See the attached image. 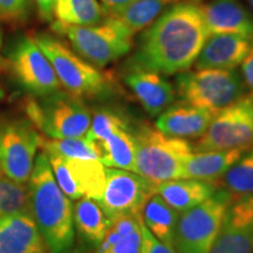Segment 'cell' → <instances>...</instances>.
Returning a JSON list of instances; mask_svg holds the SVG:
<instances>
[{"mask_svg":"<svg viewBox=\"0 0 253 253\" xmlns=\"http://www.w3.org/2000/svg\"><path fill=\"white\" fill-rule=\"evenodd\" d=\"M30 13V0H0V19L8 23L26 20Z\"/></svg>","mask_w":253,"mask_h":253,"instance_id":"1f68e13d","label":"cell"},{"mask_svg":"<svg viewBox=\"0 0 253 253\" xmlns=\"http://www.w3.org/2000/svg\"><path fill=\"white\" fill-rule=\"evenodd\" d=\"M30 213L50 253H73L75 227L71 198L55 181L48 157H36L28 179Z\"/></svg>","mask_w":253,"mask_h":253,"instance_id":"7a4b0ae2","label":"cell"},{"mask_svg":"<svg viewBox=\"0 0 253 253\" xmlns=\"http://www.w3.org/2000/svg\"><path fill=\"white\" fill-rule=\"evenodd\" d=\"M176 89L186 104L217 114L245 94V84L235 69L202 68L179 73Z\"/></svg>","mask_w":253,"mask_h":253,"instance_id":"52a82bcc","label":"cell"},{"mask_svg":"<svg viewBox=\"0 0 253 253\" xmlns=\"http://www.w3.org/2000/svg\"><path fill=\"white\" fill-rule=\"evenodd\" d=\"M179 1L182 0H137L118 13L107 17L116 18L135 36L150 26L164 11Z\"/></svg>","mask_w":253,"mask_h":253,"instance_id":"4316f807","label":"cell"},{"mask_svg":"<svg viewBox=\"0 0 253 253\" xmlns=\"http://www.w3.org/2000/svg\"><path fill=\"white\" fill-rule=\"evenodd\" d=\"M242 73L244 84L249 87L251 93H253V43L244 61L242 62Z\"/></svg>","mask_w":253,"mask_h":253,"instance_id":"836d02e7","label":"cell"},{"mask_svg":"<svg viewBox=\"0 0 253 253\" xmlns=\"http://www.w3.org/2000/svg\"><path fill=\"white\" fill-rule=\"evenodd\" d=\"M249 149L196 151L183 163L182 178L212 183L223 178L227 170Z\"/></svg>","mask_w":253,"mask_h":253,"instance_id":"ffe728a7","label":"cell"},{"mask_svg":"<svg viewBox=\"0 0 253 253\" xmlns=\"http://www.w3.org/2000/svg\"><path fill=\"white\" fill-rule=\"evenodd\" d=\"M251 4H252V6H253V0H251Z\"/></svg>","mask_w":253,"mask_h":253,"instance_id":"ab89813d","label":"cell"},{"mask_svg":"<svg viewBox=\"0 0 253 253\" xmlns=\"http://www.w3.org/2000/svg\"><path fill=\"white\" fill-rule=\"evenodd\" d=\"M135 1H137V0H100V4L103 8L104 17H107V15L118 13L122 8L126 7Z\"/></svg>","mask_w":253,"mask_h":253,"instance_id":"e575fe53","label":"cell"},{"mask_svg":"<svg viewBox=\"0 0 253 253\" xmlns=\"http://www.w3.org/2000/svg\"><path fill=\"white\" fill-rule=\"evenodd\" d=\"M75 232L88 248L96 249L102 242L113 221L103 212L95 199L82 197L73 207Z\"/></svg>","mask_w":253,"mask_h":253,"instance_id":"7402d4cb","label":"cell"},{"mask_svg":"<svg viewBox=\"0 0 253 253\" xmlns=\"http://www.w3.org/2000/svg\"><path fill=\"white\" fill-rule=\"evenodd\" d=\"M30 212L28 186L0 176V217Z\"/></svg>","mask_w":253,"mask_h":253,"instance_id":"f546056e","label":"cell"},{"mask_svg":"<svg viewBox=\"0 0 253 253\" xmlns=\"http://www.w3.org/2000/svg\"><path fill=\"white\" fill-rule=\"evenodd\" d=\"M134 135V172L155 185L182 178L183 163L192 153L185 138L166 135L149 126H141Z\"/></svg>","mask_w":253,"mask_h":253,"instance_id":"277c9868","label":"cell"},{"mask_svg":"<svg viewBox=\"0 0 253 253\" xmlns=\"http://www.w3.org/2000/svg\"><path fill=\"white\" fill-rule=\"evenodd\" d=\"M2 97H4V90H2L1 87H0V100H1Z\"/></svg>","mask_w":253,"mask_h":253,"instance_id":"74e56055","label":"cell"},{"mask_svg":"<svg viewBox=\"0 0 253 253\" xmlns=\"http://www.w3.org/2000/svg\"><path fill=\"white\" fill-rule=\"evenodd\" d=\"M217 190V186L210 182L179 178L160 183L155 191L177 212L182 213L203 203Z\"/></svg>","mask_w":253,"mask_h":253,"instance_id":"44dd1931","label":"cell"},{"mask_svg":"<svg viewBox=\"0 0 253 253\" xmlns=\"http://www.w3.org/2000/svg\"><path fill=\"white\" fill-rule=\"evenodd\" d=\"M156 185L136 172L106 167V184L97 203L110 220L128 214L138 216Z\"/></svg>","mask_w":253,"mask_h":253,"instance_id":"8fae6325","label":"cell"},{"mask_svg":"<svg viewBox=\"0 0 253 253\" xmlns=\"http://www.w3.org/2000/svg\"><path fill=\"white\" fill-rule=\"evenodd\" d=\"M28 120L49 138L86 136L91 115L80 97L66 91L28 97L24 104Z\"/></svg>","mask_w":253,"mask_h":253,"instance_id":"8992f818","label":"cell"},{"mask_svg":"<svg viewBox=\"0 0 253 253\" xmlns=\"http://www.w3.org/2000/svg\"><path fill=\"white\" fill-rule=\"evenodd\" d=\"M140 217L128 214L114 219L95 253H142Z\"/></svg>","mask_w":253,"mask_h":253,"instance_id":"603a6c76","label":"cell"},{"mask_svg":"<svg viewBox=\"0 0 253 253\" xmlns=\"http://www.w3.org/2000/svg\"><path fill=\"white\" fill-rule=\"evenodd\" d=\"M125 81L145 112L153 118L161 115L176 99L175 88L157 72L128 68Z\"/></svg>","mask_w":253,"mask_h":253,"instance_id":"9a60e30c","label":"cell"},{"mask_svg":"<svg viewBox=\"0 0 253 253\" xmlns=\"http://www.w3.org/2000/svg\"><path fill=\"white\" fill-rule=\"evenodd\" d=\"M40 145L43 153L58 154L63 157L79 160H99V151L86 136L71 138H41ZM100 161V160H99Z\"/></svg>","mask_w":253,"mask_h":253,"instance_id":"83f0119b","label":"cell"},{"mask_svg":"<svg viewBox=\"0 0 253 253\" xmlns=\"http://www.w3.org/2000/svg\"><path fill=\"white\" fill-rule=\"evenodd\" d=\"M253 145V93L218 112L196 145L197 151L250 149Z\"/></svg>","mask_w":253,"mask_h":253,"instance_id":"9c48e42d","label":"cell"},{"mask_svg":"<svg viewBox=\"0 0 253 253\" xmlns=\"http://www.w3.org/2000/svg\"><path fill=\"white\" fill-rule=\"evenodd\" d=\"M210 253H253V194L232 199Z\"/></svg>","mask_w":253,"mask_h":253,"instance_id":"5bb4252c","label":"cell"},{"mask_svg":"<svg viewBox=\"0 0 253 253\" xmlns=\"http://www.w3.org/2000/svg\"><path fill=\"white\" fill-rule=\"evenodd\" d=\"M2 175V168H1V161H0V176Z\"/></svg>","mask_w":253,"mask_h":253,"instance_id":"f35d334b","label":"cell"},{"mask_svg":"<svg viewBox=\"0 0 253 253\" xmlns=\"http://www.w3.org/2000/svg\"><path fill=\"white\" fill-rule=\"evenodd\" d=\"M46 155L63 194L71 199L88 197L100 201L106 184V166L102 162L68 158L58 154Z\"/></svg>","mask_w":253,"mask_h":253,"instance_id":"4fadbf2b","label":"cell"},{"mask_svg":"<svg viewBox=\"0 0 253 253\" xmlns=\"http://www.w3.org/2000/svg\"><path fill=\"white\" fill-rule=\"evenodd\" d=\"M208 38L199 5L179 1L143 30L128 68L179 74L196 62Z\"/></svg>","mask_w":253,"mask_h":253,"instance_id":"6da1fadb","label":"cell"},{"mask_svg":"<svg viewBox=\"0 0 253 253\" xmlns=\"http://www.w3.org/2000/svg\"><path fill=\"white\" fill-rule=\"evenodd\" d=\"M34 40L52 63L60 84L78 97H104L114 89L112 79L69 48L58 38L36 34Z\"/></svg>","mask_w":253,"mask_h":253,"instance_id":"3957f363","label":"cell"},{"mask_svg":"<svg viewBox=\"0 0 253 253\" xmlns=\"http://www.w3.org/2000/svg\"><path fill=\"white\" fill-rule=\"evenodd\" d=\"M223 184L231 195L253 194V149L244 153L223 176Z\"/></svg>","mask_w":253,"mask_h":253,"instance_id":"f1b7e54d","label":"cell"},{"mask_svg":"<svg viewBox=\"0 0 253 253\" xmlns=\"http://www.w3.org/2000/svg\"><path fill=\"white\" fill-rule=\"evenodd\" d=\"M125 115L109 108L99 109L91 118L86 137L94 143L104 140L110 134L123 126H128Z\"/></svg>","mask_w":253,"mask_h":253,"instance_id":"4dcf8cb0","label":"cell"},{"mask_svg":"<svg viewBox=\"0 0 253 253\" xmlns=\"http://www.w3.org/2000/svg\"><path fill=\"white\" fill-rule=\"evenodd\" d=\"M53 25L89 26L103 20L104 12L99 0H55Z\"/></svg>","mask_w":253,"mask_h":253,"instance_id":"484cf974","label":"cell"},{"mask_svg":"<svg viewBox=\"0 0 253 253\" xmlns=\"http://www.w3.org/2000/svg\"><path fill=\"white\" fill-rule=\"evenodd\" d=\"M253 40L237 34H213L205 41L195 65L197 69H235L242 65Z\"/></svg>","mask_w":253,"mask_h":253,"instance_id":"ac0fdd59","label":"cell"},{"mask_svg":"<svg viewBox=\"0 0 253 253\" xmlns=\"http://www.w3.org/2000/svg\"><path fill=\"white\" fill-rule=\"evenodd\" d=\"M53 31L67 37L73 49L91 65L103 68L130 52L134 34L114 17L89 26H59Z\"/></svg>","mask_w":253,"mask_h":253,"instance_id":"5b68a950","label":"cell"},{"mask_svg":"<svg viewBox=\"0 0 253 253\" xmlns=\"http://www.w3.org/2000/svg\"><path fill=\"white\" fill-rule=\"evenodd\" d=\"M199 8L209 36L237 34L253 40V17L238 0H212Z\"/></svg>","mask_w":253,"mask_h":253,"instance_id":"2e32d148","label":"cell"},{"mask_svg":"<svg viewBox=\"0 0 253 253\" xmlns=\"http://www.w3.org/2000/svg\"><path fill=\"white\" fill-rule=\"evenodd\" d=\"M46 250L30 212L0 217V253H46Z\"/></svg>","mask_w":253,"mask_h":253,"instance_id":"e0dca14e","label":"cell"},{"mask_svg":"<svg viewBox=\"0 0 253 253\" xmlns=\"http://www.w3.org/2000/svg\"><path fill=\"white\" fill-rule=\"evenodd\" d=\"M216 113L190 104L169 107L158 115L156 129L163 134L179 138H197L203 136Z\"/></svg>","mask_w":253,"mask_h":253,"instance_id":"d6986e66","label":"cell"},{"mask_svg":"<svg viewBox=\"0 0 253 253\" xmlns=\"http://www.w3.org/2000/svg\"><path fill=\"white\" fill-rule=\"evenodd\" d=\"M196 1H199V0H196Z\"/></svg>","mask_w":253,"mask_h":253,"instance_id":"60d3db41","label":"cell"},{"mask_svg":"<svg viewBox=\"0 0 253 253\" xmlns=\"http://www.w3.org/2000/svg\"><path fill=\"white\" fill-rule=\"evenodd\" d=\"M232 197L225 189L217 190L203 203L179 214L173 236L177 253H210Z\"/></svg>","mask_w":253,"mask_h":253,"instance_id":"ba28073f","label":"cell"},{"mask_svg":"<svg viewBox=\"0 0 253 253\" xmlns=\"http://www.w3.org/2000/svg\"><path fill=\"white\" fill-rule=\"evenodd\" d=\"M41 137L30 120H14L0 126V161L2 173L26 184L33 170Z\"/></svg>","mask_w":253,"mask_h":253,"instance_id":"7c38bea8","label":"cell"},{"mask_svg":"<svg viewBox=\"0 0 253 253\" xmlns=\"http://www.w3.org/2000/svg\"><path fill=\"white\" fill-rule=\"evenodd\" d=\"M1 42H2V38H1V32H0V50H1ZM5 65V61L4 59H2L1 54H0V67H4Z\"/></svg>","mask_w":253,"mask_h":253,"instance_id":"8d00e7d4","label":"cell"},{"mask_svg":"<svg viewBox=\"0 0 253 253\" xmlns=\"http://www.w3.org/2000/svg\"><path fill=\"white\" fill-rule=\"evenodd\" d=\"M39 12V15L43 20H53V8H54L55 0H33Z\"/></svg>","mask_w":253,"mask_h":253,"instance_id":"d590c367","label":"cell"},{"mask_svg":"<svg viewBox=\"0 0 253 253\" xmlns=\"http://www.w3.org/2000/svg\"><path fill=\"white\" fill-rule=\"evenodd\" d=\"M140 226L142 233V253H177L175 249L163 244L151 235L150 231L142 221V217H140Z\"/></svg>","mask_w":253,"mask_h":253,"instance_id":"d6a6232c","label":"cell"},{"mask_svg":"<svg viewBox=\"0 0 253 253\" xmlns=\"http://www.w3.org/2000/svg\"><path fill=\"white\" fill-rule=\"evenodd\" d=\"M141 217L145 227L155 238L173 248V236L179 212L170 207L160 195L154 194L145 203Z\"/></svg>","mask_w":253,"mask_h":253,"instance_id":"d4e9b609","label":"cell"},{"mask_svg":"<svg viewBox=\"0 0 253 253\" xmlns=\"http://www.w3.org/2000/svg\"><path fill=\"white\" fill-rule=\"evenodd\" d=\"M94 144L103 166L134 172L136 143L135 135L129 130V126L118 129L108 137Z\"/></svg>","mask_w":253,"mask_h":253,"instance_id":"cb8c5ba5","label":"cell"},{"mask_svg":"<svg viewBox=\"0 0 253 253\" xmlns=\"http://www.w3.org/2000/svg\"><path fill=\"white\" fill-rule=\"evenodd\" d=\"M8 61L15 80L28 94L46 96L61 88L52 63L34 38H19L9 50Z\"/></svg>","mask_w":253,"mask_h":253,"instance_id":"30bf717a","label":"cell"}]
</instances>
